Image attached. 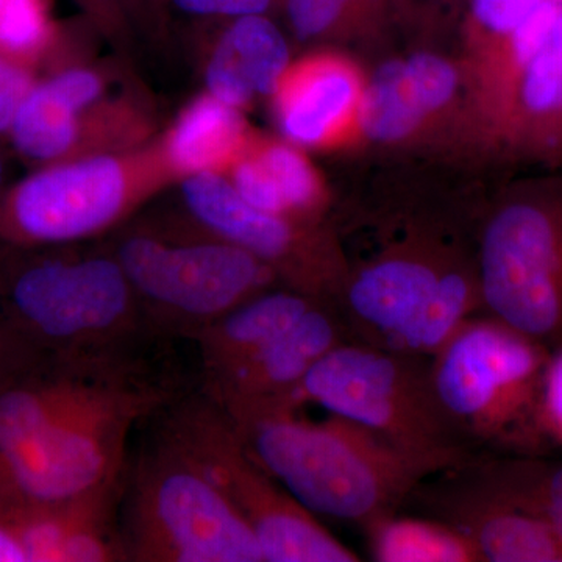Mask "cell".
Returning a JSON list of instances; mask_svg holds the SVG:
<instances>
[{"label":"cell","instance_id":"f546056e","mask_svg":"<svg viewBox=\"0 0 562 562\" xmlns=\"http://www.w3.org/2000/svg\"><path fill=\"white\" fill-rule=\"evenodd\" d=\"M99 35L113 43H125L131 36L132 25L122 10L120 0H72Z\"/></svg>","mask_w":562,"mask_h":562},{"label":"cell","instance_id":"d6986e66","mask_svg":"<svg viewBox=\"0 0 562 562\" xmlns=\"http://www.w3.org/2000/svg\"><path fill=\"white\" fill-rule=\"evenodd\" d=\"M495 127L519 157L561 160L562 10L549 38L519 74Z\"/></svg>","mask_w":562,"mask_h":562},{"label":"cell","instance_id":"7c38bea8","mask_svg":"<svg viewBox=\"0 0 562 562\" xmlns=\"http://www.w3.org/2000/svg\"><path fill=\"white\" fill-rule=\"evenodd\" d=\"M151 121L135 102L109 95L98 68L63 63L46 72L21 103L9 133L11 147L32 165L146 146Z\"/></svg>","mask_w":562,"mask_h":562},{"label":"cell","instance_id":"83f0119b","mask_svg":"<svg viewBox=\"0 0 562 562\" xmlns=\"http://www.w3.org/2000/svg\"><path fill=\"white\" fill-rule=\"evenodd\" d=\"M283 0H166L168 13L177 11L181 16L199 22H220L235 18L268 14Z\"/></svg>","mask_w":562,"mask_h":562},{"label":"cell","instance_id":"44dd1931","mask_svg":"<svg viewBox=\"0 0 562 562\" xmlns=\"http://www.w3.org/2000/svg\"><path fill=\"white\" fill-rule=\"evenodd\" d=\"M225 176L255 209L321 225L324 188L301 147L290 140L255 139Z\"/></svg>","mask_w":562,"mask_h":562},{"label":"cell","instance_id":"7a4b0ae2","mask_svg":"<svg viewBox=\"0 0 562 562\" xmlns=\"http://www.w3.org/2000/svg\"><path fill=\"white\" fill-rule=\"evenodd\" d=\"M232 422L251 457L303 508L362 530L402 512L413 491L439 473L333 414L313 422L294 409H271Z\"/></svg>","mask_w":562,"mask_h":562},{"label":"cell","instance_id":"7402d4cb","mask_svg":"<svg viewBox=\"0 0 562 562\" xmlns=\"http://www.w3.org/2000/svg\"><path fill=\"white\" fill-rule=\"evenodd\" d=\"M251 139L243 110L203 92L154 144L173 183L195 173H225Z\"/></svg>","mask_w":562,"mask_h":562},{"label":"cell","instance_id":"8992f818","mask_svg":"<svg viewBox=\"0 0 562 562\" xmlns=\"http://www.w3.org/2000/svg\"><path fill=\"white\" fill-rule=\"evenodd\" d=\"M187 224H125L110 243L157 338L191 339L222 314L281 284L250 251Z\"/></svg>","mask_w":562,"mask_h":562},{"label":"cell","instance_id":"2e32d148","mask_svg":"<svg viewBox=\"0 0 562 562\" xmlns=\"http://www.w3.org/2000/svg\"><path fill=\"white\" fill-rule=\"evenodd\" d=\"M458 87L460 74L439 55L413 54L386 63L362 90V132L379 143L406 139L452 102Z\"/></svg>","mask_w":562,"mask_h":562},{"label":"cell","instance_id":"d6a6232c","mask_svg":"<svg viewBox=\"0 0 562 562\" xmlns=\"http://www.w3.org/2000/svg\"><path fill=\"white\" fill-rule=\"evenodd\" d=\"M120 3L132 29L136 22L160 24L168 14L166 0H120Z\"/></svg>","mask_w":562,"mask_h":562},{"label":"cell","instance_id":"ba28073f","mask_svg":"<svg viewBox=\"0 0 562 562\" xmlns=\"http://www.w3.org/2000/svg\"><path fill=\"white\" fill-rule=\"evenodd\" d=\"M173 183L154 140L38 166L0 192V244L65 246L117 231Z\"/></svg>","mask_w":562,"mask_h":562},{"label":"cell","instance_id":"5bb4252c","mask_svg":"<svg viewBox=\"0 0 562 562\" xmlns=\"http://www.w3.org/2000/svg\"><path fill=\"white\" fill-rule=\"evenodd\" d=\"M405 506L452 525L483 562H562L549 525L484 482L471 461L428 476Z\"/></svg>","mask_w":562,"mask_h":562},{"label":"cell","instance_id":"4dcf8cb0","mask_svg":"<svg viewBox=\"0 0 562 562\" xmlns=\"http://www.w3.org/2000/svg\"><path fill=\"white\" fill-rule=\"evenodd\" d=\"M543 424L553 449H562V342L554 347L543 386Z\"/></svg>","mask_w":562,"mask_h":562},{"label":"cell","instance_id":"484cf974","mask_svg":"<svg viewBox=\"0 0 562 562\" xmlns=\"http://www.w3.org/2000/svg\"><path fill=\"white\" fill-rule=\"evenodd\" d=\"M362 0H283L291 31L302 41L324 38Z\"/></svg>","mask_w":562,"mask_h":562},{"label":"cell","instance_id":"30bf717a","mask_svg":"<svg viewBox=\"0 0 562 562\" xmlns=\"http://www.w3.org/2000/svg\"><path fill=\"white\" fill-rule=\"evenodd\" d=\"M162 419L161 431L249 525L265 562L361 561L258 464L228 414L205 392H184L162 409Z\"/></svg>","mask_w":562,"mask_h":562},{"label":"cell","instance_id":"52a82bcc","mask_svg":"<svg viewBox=\"0 0 562 562\" xmlns=\"http://www.w3.org/2000/svg\"><path fill=\"white\" fill-rule=\"evenodd\" d=\"M120 505L125 561L265 562L246 520L162 431L125 469Z\"/></svg>","mask_w":562,"mask_h":562},{"label":"cell","instance_id":"ac0fdd59","mask_svg":"<svg viewBox=\"0 0 562 562\" xmlns=\"http://www.w3.org/2000/svg\"><path fill=\"white\" fill-rule=\"evenodd\" d=\"M205 65L206 92L244 110L272 98L291 66L290 44L268 14L220 21Z\"/></svg>","mask_w":562,"mask_h":562},{"label":"cell","instance_id":"e0dca14e","mask_svg":"<svg viewBox=\"0 0 562 562\" xmlns=\"http://www.w3.org/2000/svg\"><path fill=\"white\" fill-rule=\"evenodd\" d=\"M362 90L357 70L341 58L314 55L291 63L272 94L281 135L299 147L325 146L358 116Z\"/></svg>","mask_w":562,"mask_h":562},{"label":"cell","instance_id":"277c9868","mask_svg":"<svg viewBox=\"0 0 562 562\" xmlns=\"http://www.w3.org/2000/svg\"><path fill=\"white\" fill-rule=\"evenodd\" d=\"M552 350L476 314L431 357L443 413L480 453L550 454L543 386Z\"/></svg>","mask_w":562,"mask_h":562},{"label":"cell","instance_id":"1f68e13d","mask_svg":"<svg viewBox=\"0 0 562 562\" xmlns=\"http://www.w3.org/2000/svg\"><path fill=\"white\" fill-rule=\"evenodd\" d=\"M0 562H29L16 516L3 505H0Z\"/></svg>","mask_w":562,"mask_h":562},{"label":"cell","instance_id":"4316f807","mask_svg":"<svg viewBox=\"0 0 562 562\" xmlns=\"http://www.w3.org/2000/svg\"><path fill=\"white\" fill-rule=\"evenodd\" d=\"M539 3L541 0H472V16L494 50Z\"/></svg>","mask_w":562,"mask_h":562},{"label":"cell","instance_id":"836d02e7","mask_svg":"<svg viewBox=\"0 0 562 562\" xmlns=\"http://www.w3.org/2000/svg\"><path fill=\"white\" fill-rule=\"evenodd\" d=\"M21 351L11 342L10 336L7 335L5 327H3L2 317H0V373L5 371L11 362L20 358Z\"/></svg>","mask_w":562,"mask_h":562},{"label":"cell","instance_id":"9c48e42d","mask_svg":"<svg viewBox=\"0 0 562 562\" xmlns=\"http://www.w3.org/2000/svg\"><path fill=\"white\" fill-rule=\"evenodd\" d=\"M183 394L176 380L155 371L63 417L27 446L0 458V505L76 501L121 482L133 427Z\"/></svg>","mask_w":562,"mask_h":562},{"label":"cell","instance_id":"cb8c5ba5","mask_svg":"<svg viewBox=\"0 0 562 562\" xmlns=\"http://www.w3.org/2000/svg\"><path fill=\"white\" fill-rule=\"evenodd\" d=\"M379 562H483L471 539L435 517L398 512L366 528Z\"/></svg>","mask_w":562,"mask_h":562},{"label":"cell","instance_id":"9a60e30c","mask_svg":"<svg viewBox=\"0 0 562 562\" xmlns=\"http://www.w3.org/2000/svg\"><path fill=\"white\" fill-rule=\"evenodd\" d=\"M346 341L353 339L338 308L331 303H319L241 366L202 382L201 390L232 419L291 409L292 395L314 366Z\"/></svg>","mask_w":562,"mask_h":562},{"label":"cell","instance_id":"ffe728a7","mask_svg":"<svg viewBox=\"0 0 562 562\" xmlns=\"http://www.w3.org/2000/svg\"><path fill=\"white\" fill-rule=\"evenodd\" d=\"M319 303L327 302L277 284L222 314L190 339L199 350L203 382L241 366Z\"/></svg>","mask_w":562,"mask_h":562},{"label":"cell","instance_id":"4fadbf2b","mask_svg":"<svg viewBox=\"0 0 562 562\" xmlns=\"http://www.w3.org/2000/svg\"><path fill=\"white\" fill-rule=\"evenodd\" d=\"M179 184L192 221L266 262L283 286L336 306L349 266L330 232L255 209L225 173H195Z\"/></svg>","mask_w":562,"mask_h":562},{"label":"cell","instance_id":"3957f363","mask_svg":"<svg viewBox=\"0 0 562 562\" xmlns=\"http://www.w3.org/2000/svg\"><path fill=\"white\" fill-rule=\"evenodd\" d=\"M336 308L353 341L431 358L482 313L476 255L417 227L349 268Z\"/></svg>","mask_w":562,"mask_h":562},{"label":"cell","instance_id":"f1b7e54d","mask_svg":"<svg viewBox=\"0 0 562 562\" xmlns=\"http://www.w3.org/2000/svg\"><path fill=\"white\" fill-rule=\"evenodd\" d=\"M38 77L35 69L0 54V138H9L18 110Z\"/></svg>","mask_w":562,"mask_h":562},{"label":"cell","instance_id":"6da1fadb","mask_svg":"<svg viewBox=\"0 0 562 562\" xmlns=\"http://www.w3.org/2000/svg\"><path fill=\"white\" fill-rule=\"evenodd\" d=\"M90 243L0 244V317L18 349L106 357L143 351L157 339L110 244Z\"/></svg>","mask_w":562,"mask_h":562},{"label":"cell","instance_id":"5b68a950","mask_svg":"<svg viewBox=\"0 0 562 562\" xmlns=\"http://www.w3.org/2000/svg\"><path fill=\"white\" fill-rule=\"evenodd\" d=\"M430 361L371 344H339L310 371L290 408L319 405L436 471H449L484 453L473 449L443 413Z\"/></svg>","mask_w":562,"mask_h":562},{"label":"cell","instance_id":"e575fe53","mask_svg":"<svg viewBox=\"0 0 562 562\" xmlns=\"http://www.w3.org/2000/svg\"><path fill=\"white\" fill-rule=\"evenodd\" d=\"M5 187V162H3L2 155H0V192H2Z\"/></svg>","mask_w":562,"mask_h":562},{"label":"cell","instance_id":"603a6c76","mask_svg":"<svg viewBox=\"0 0 562 562\" xmlns=\"http://www.w3.org/2000/svg\"><path fill=\"white\" fill-rule=\"evenodd\" d=\"M484 482L549 525L562 547V460L486 453L472 461Z\"/></svg>","mask_w":562,"mask_h":562},{"label":"cell","instance_id":"8fae6325","mask_svg":"<svg viewBox=\"0 0 562 562\" xmlns=\"http://www.w3.org/2000/svg\"><path fill=\"white\" fill-rule=\"evenodd\" d=\"M482 313L553 350L562 342V181L517 187L476 243Z\"/></svg>","mask_w":562,"mask_h":562},{"label":"cell","instance_id":"d4e9b609","mask_svg":"<svg viewBox=\"0 0 562 562\" xmlns=\"http://www.w3.org/2000/svg\"><path fill=\"white\" fill-rule=\"evenodd\" d=\"M70 32L50 0H0V54L38 74L70 61Z\"/></svg>","mask_w":562,"mask_h":562}]
</instances>
